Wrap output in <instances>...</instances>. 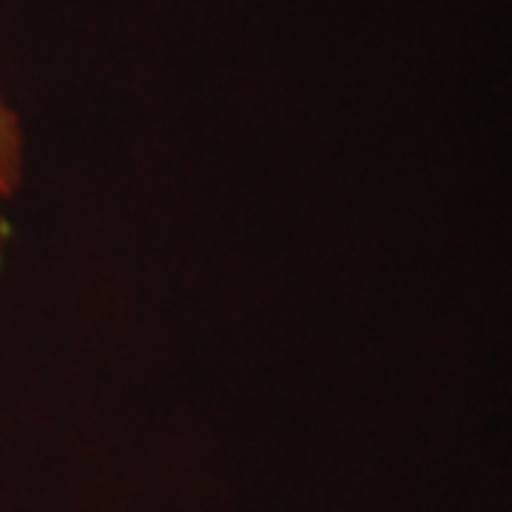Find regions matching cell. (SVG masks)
I'll return each instance as SVG.
<instances>
[{"label": "cell", "mask_w": 512, "mask_h": 512, "mask_svg": "<svg viewBox=\"0 0 512 512\" xmlns=\"http://www.w3.org/2000/svg\"><path fill=\"white\" fill-rule=\"evenodd\" d=\"M23 180V128L15 109L0 92V202L18 191Z\"/></svg>", "instance_id": "cell-1"}]
</instances>
